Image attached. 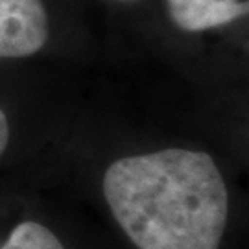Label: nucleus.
<instances>
[{"instance_id": "nucleus-4", "label": "nucleus", "mask_w": 249, "mask_h": 249, "mask_svg": "<svg viewBox=\"0 0 249 249\" xmlns=\"http://www.w3.org/2000/svg\"><path fill=\"white\" fill-rule=\"evenodd\" d=\"M0 249H67L57 234L46 225L34 220L18 223L9 232L8 240L0 244Z\"/></svg>"}, {"instance_id": "nucleus-5", "label": "nucleus", "mask_w": 249, "mask_h": 249, "mask_svg": "<svg viewBox=\"0 0 249 249\" xmlns=\"http://www.w3.org/2000/svg\"><path fill=\"white\" fill-rule=\"evenodd\" d=\"M9 142V122L6 113L0 109V157L4 155V151L8 148Z\"/></svg>"}, {"instance_id": "nucleus-3", "label": "nucleus", "mask_w": 249, "mask_h": 249, "mask_svg": "<svg viewBox=\"0 0 249 249\" xmlns=\"http://www.w3.org/2000/svg\"><path fill=\"white\" fill-rule=\"evenodd\" d=\"M172 22L190 34L207 32L248 15V0H166Z\"/></svg>"}, {"instance_id": "nucleus-2", "label": "nucleus", "mask_w": 249, "mask_h": 249, "mask_svg": "<svg viewBox=\"0 0 249 249\" xmlns=\"http://www.w3.org/2000/svg\"><path fill=\"white\" fill-rule=\"evenodd\" d=\"M48 15L41 0H0V57L37 53L48 41Z\"/></svg>"}, {"instance_id": "nucleus-6", "label": "nucleus", "mask_w": 249, "mask_h": 249, "mask_svg": "<svg viewBox=\"0 0 249 249\" xmlns=\"http://www.w3.org/2000/svg\"><path fill=\"white\" fill-rule=\"evenodd\" d=\"M124 2H131V0H124Z\"/></svg>"}, {"instance_id": "nucleus-1", "label": "nucleus", "mask_w": 249, "mask_h": 249, "mask_svg": "<svg viewBox=\"0 0 249 249\" xmlns=\"http://www.w3.org/2000/svg\"><path fill=\"white\" fill-rule=\"evenodd\" d=\"M111 214L137 249H220L229 194L205 151L168 148L109 164L102 181Z\"/></svg>"}]
</instances>
